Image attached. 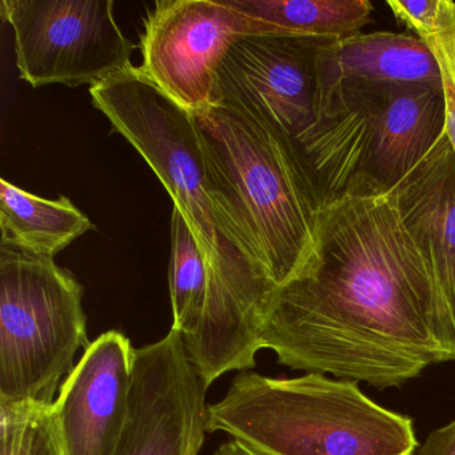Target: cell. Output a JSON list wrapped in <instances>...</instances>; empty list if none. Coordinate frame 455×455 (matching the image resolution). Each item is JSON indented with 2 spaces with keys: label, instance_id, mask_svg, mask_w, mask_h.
Listing matches in <instances>:
<instances>
[{
  "label": "cell",
  "instance_id": "1",
  "mask_svg": "<svg viewBox=\"0 0 455 455\" xmlns=\"http://www.w3.org/2000/svg\"><path fill=\"white\" fill-rule=\"evenodd\" d=\"M260 343L290 369L379 390L447 362L430 273L393 191L322 206L318 259L273 292Z\"/></svg>",
  "mask_w": 455,
  "mask_h": 455
},
{
  "label": "cell",
  "instance_id": "2",
  "mask_svg": "<svg viewBox=\"0 0 455 455\" xmlns=\"http://www.w3.org/2000/svg\"><path fill=\"white\" fill-rule=\"evenodd\" d=\"M92 105L143 156L193 231L210 284L196 334L183 339L207 387L257 366L273 284L255 266L220 207L196 116L159 90L140 68L90 87Z\"/></svg>",
  "mask_w": 455,
  "mask_h": 455
},
{
  "label": "cell",
  "instance_id": "3",
  "mask_svg": "<svg viewBox=\"0 0 455 455\" xmlns=\"http://www.w3.org/2000/svg\"><path fill=\"white\" fill-rule=\"evenodd\" d=\"M218 201L274 289L318 259L323 199L292 140L262 116L220 103L196 116Z\"/></svg>",
  "mask_w": 455,
  "mask_h": 455
},
{
  "label": "cell",
  "instance_id": "4",
  "mask_svg": "<svg viewBox=\"0 0 455 455\" xmlns=\"http://www.w3.org/2000/svg\"><path fill=\"white\" fill-rule=\"evenodd\" d=\"M207 433H225L260 455H414V420L380 406L354 380L306 372L242 371L207 407Z\"/></svg>",
  "mask_w": 455,
  "mask_h": 455
},
{
  "label": "cell",
  "instance_id": "5",
  "mask_svg": "<svg viewBox=\"0 0 455 455\" xmlns=\"http://www.w3.org/2000/svg\"><path fill=\"white\" fill-rule=\"evenodd\" d=\"M84 294L54 258L0 244V402L54 404L92 343Z\"/></svg>",
  "mask_w": 455,
  "mask_h": 455
},
{
  "label": "cell",
  "instance_id": "6",
  "mask_svg": "<svg viewBox=\"0 0 455 455\" xmlns=\"http://www.w3.org/2000/svg\"><path fill=\"white\" fill-rule=\"evenodd\" d=\"M113 0H2L14 31L20 79L33 87L95 86L132 68L137 49L114 17Z\"/></svg>",
  "mask_w": 455,
  "mask_h": 455
},
{
  "label": "cell",
  "instance_id": "7",
  "mask_svg": "<svg viewBox=\"0 0 455 455\" xmlns=\"http://www.w3.org/2000/svg\"><path fill=\"white\" fill-rule=\"evenodd\" d=\"M257 34L231 0H158L143 20L140 71L194 116L217 105V74L239 38Z\"/></svg>",
  "mask_w": 455,
  "mask_h": 455
},
{
  "label": "cell",
  "instance_id": "8",
  "mask_svg": "<svg viewBox=\"0 0 455 455\" xmlns=\"http://www.w3.org/2000/svg\"><path fill=\"white\" fill-rule=\"evenodd\" d=\"M206 383L182 334L135 350L130 411L114 455H198L206 438Z\"/></svg>",
  "mask_w": 455,
  "mask_h": 455
},
{
  "label": "cell",
  "instance_id": "9",
  "mask_svg": "<svg viewBox=\"0 0 455 455\" xmlns=\"http://www.w3.org/2000/svg\"><path fill=\"white\" fill-rule=\"evenodd\" d=\"M327 42L250 34L228 50L217 74V105L251 111L286 137L315 119L316 54Z\"/></svg>",
  "mask_w": 455,
  "mask_h": 455
},
{
  "label": "cell",
  "instance_id": "10",
  "mask_svg": "<svg viewBox=\"0 0 455 455\" xmlns=\"http://www.w3.org/2000/svg\"><path fill=\"white\" fill-rule=\"evenodd\" d=\"M316 79L315 119L294 143L323 204L380 194L370 175V161L385 84Z\"/></svg>",
  "mask_w": 455,
  "mask_h": 455
},
{
  "label": "cell",
  "instance_id": "11",
  "mask_svg": "<svg viewBox=\"0 0 455 455\" xmlns=\"http://www.w3.org/2000/svg\"><path fill=\"white\" fill-rule=\"evenodd\" d=\"M135 350L118 330L90 343L52 404L65 455H114L130 411Z\"/></svg>",
  "mask_w": 455,
  "mask_h": 455
},
{
  "label": "cell",
  "instance_id": "12",
  "mask_svg": "<svg viewBox=\"0 0 455 455\" xmlns=\"http://www.w3.org/2000/svg\"><path fill=\"white\" fill-rule=\"evenodd\" d=\"M391 190L427 265L442 346L455 362V151L446 132Z\"/></svg>",
  "mask_w": 455,
  "mask_h": 455
},
{
  "label": "cell",
  "instance_id": "13",
  "mask_svg": "<svg viewBox=\"0 0 455 455\" xmlns=\"http://www.w3.org/2000/svg\"><path fill=\"white\" fill-rule=\"evenodd\" d=\"M444 126L441 84H385L370 161L378 191L395 188L433 148Z\"/></svg>",
  "mask_w": 455,
  "mask_h": 455
},
{
  "label": "cell",
  "instance_id": "14",
  "mask_svg": "<svg viewBox=\"0 0 455 455\" xmlns=\"http://www.w3.org/2000/svg\"><path fill=\"white\" fill-rule=\"evenodd\" d=\"M316 76L380 84H441L438 66L418 36L407 34H356L322 44ZM442 86V84H441Z\"/></svg>",
  "mask_w": 455,
  "mask_h": 455
},
{
  "label": "cell",
  "instance_id": "15",
  "mask_svg": "<svg viewBox=\"0 0 455 455\" xmlns=\"http://www.w3.org/2000/svg\"><path fill=\"white\" fill-rule=\"evenodd\" d=\"M92 228L68 196L44 199L0 180V244L54 258Z\"/></svg>",
  "mask_w": 455,
  "mask_h": 455
},
{
  "label": "cell",
  "instance_id": "16",
  "mask_svg": "<svg viewBox=\"0 0 455 455\" xmlns=\"http://www.w3.org/2000/svg\"><path fill=\"white\" fill-rule=\"evenodd\" d=\"M249 15L257 34L337 42L361 34L371 22L369 0H231Z\"/></svg>",
  "mask_w": 455,
  "mask_h": 455
},
{
  "label": "cell",
  "instance_id": "17",
  "mask_svg": "<svg viewBox=\"0 0 455 455\" xmlns=\"http://www.w3.org/2000/svg\"><path fill=\"white\" fill-rule=\"evenodd\" d=\"M386 4L435 60L446 108L444 132L455 151V4L449 0H387Z\"/></svg>",
  "mask_w": 455,
  "mask_h": 455
},
{
  "label": "cell",
  "instance_id": "18",
  "mask_svg": "<svg viewBox=\"0 0 455 455\" xmlns=\"http://www.w3.org/2000/svg\"><path fill=\"white\" fill-rule=\"evenodd\" d=\"M170 298L172 330L183 339L196 334L209 294L210 273L206 258L180 210L172 214Z\"/></svg>",
  "mask_w": 455,
  "mask_h": 455
},
{
  "label": "cell",
  "instance_id": "19",
  "mask_svg": "<svg viewBox=\"0 0 455 455\" xmlns=\"http://www.w3.org/2000/svg\"><path fill=\"white\" fill-rule=\"evenodd\" d=\"M0 455H65L52 404L0 402Z\"/></svg>",
  "mask_w": 455,
  "mask_h": 455
},
{
  "label": "cell",
  "instance_id": "20",
  "mask_svg": "<svg viewBox=\"0 0 455 455\" xmlns=\"http://www.w3.org/2000/svg\"><path fill=\"white\" fill-rule=\"evenodd\" d=\"M414 455H455V419L431 431Z\"/></svg>",
  "mask_w": 455,
  "mask_h": 455
},
{
  "label": "cell",
  "instance_id": "21",
  "mask_svg": "<svg viewBox=\"0 0 455 455\" xmlns=\"http://www.w3.org/2000/svg\"><path fill=\"white\" fill-rule=\"evenodd\" d=\"M222 447L228 451V455H260L242 444L241 442L234 441V439L228 442V443L222 444Z\"/></svg>",
  "mask_w": 455,
  "mask_h": 455
},
{
  "label": "cell",
  "instance_id": "22",
  "mask_svg": "<svg viewBox=\"0 0 455 455\" xmlns=\"http://www.w3.org/2000/svg\"><path fill=\"white\" fill-rule=\"evenodd\" d=\"M215 455H228V451H226L225 449H223L222 446L220 447V450H218L217 454Z\"/></svg>",
  "mask_w": 455,
  "mask_h": 455
}]
</instances>
